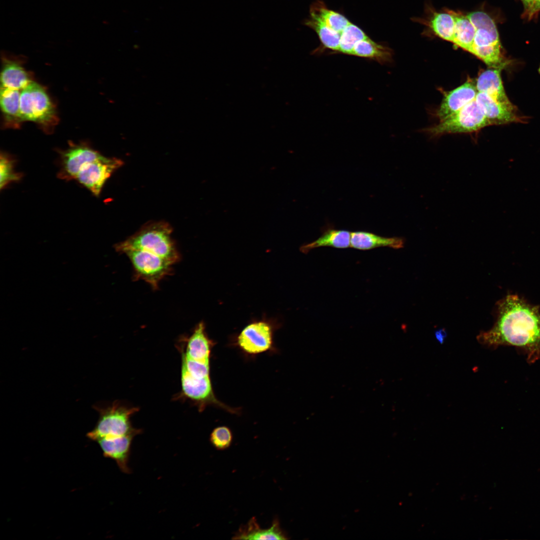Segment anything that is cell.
Segmentation results:
<instances>
[{
	"mask_svg": "<svg viewBox=\"0 0 540 540\" xmlns=\"http://www.w3.org/2000/svg\"><path fill=\"white\" fill-rule=\"evenodd\" d=\"M496 321L492 328L477 336L485 346H512L522 349L527 360L540 358V310L516 294H508L496 304Z\"/></svg>",
	"mask_w": 540,
	"mask_h": 540,
	"instance_id": "6da1fadb",
	"label": "cell"
},
{
	"mask_svg": "<svg viewBox=\"0 0 540 540\" xmlns=\"http://www.w3.org/2000/svg\"><path fill=\"white\" fill-rule=\"evenodd\" d=\"M172 228L168 224L156 223L142 228L140 232L114 246L122 253L128 250H139L158 255L172 264L180 260V255L171 238Z\"/></svg>",
	"mask_w": 540,
	"mask_h": 540,
	"instance_id": "7a4b0ae2",
	"label": "cell"
},
{
	"mask_svg": "<svg viewBox=\"0 0 540 540\" xmlns=\"http://www.w3.org/2000/svg\"><path fill=\"white\" fill-rule=\"evenodd\" d=\"M467 15L476 26L470 52L489 68H504L508 62L502 54L499 34L494 20L482 11L473 12Z\"/></svg>",
	"mask_w": 540,
	"mask_h": 540,
	"instance_id": "3957f363",
	"label": "cell"
},
{
	"mask_svg": "<svg viewBox=\"0 0 540 540\" xmlns=\"http://www.w3.org/2000/svg\"><path fill=\"white\" fill-rule=\"evenodd\" d=\"M138 410L137 407L115 402L100 410V418L95 428L88 434V437L98 441L102 438L140 434L141 430L134 428L130 421L131 416Z\"/></svg>",
	"mask_w": 540,
	"mask_h": 540,
	"instance_id": "277c9868",
	"label": "cell"
},
{
	"mask_svg": "<svg viewBox=\"0 0 540 540\" xmlns=\"http://www.w3.org/2000/svg\"><path fill=\"white\" fill-rule=\"evenodd\" d=\"M20 116L22 122L31 121L44 126L56 122L55 108L49 96L33 80L20 92Z\"/></svg>",
	"mask_w": 540,
	"mask_h": 540,
	"instance_id": "5b68a950",
	"label": "cell"
},
{
	"mask_svg": "<svg viewBox=\"0 0 540 540\" xmlns=\"http://www.w3.org/2000/svg\"><path fill=\"white\" fill-rule=\"evenodd\" d=\"M484 113L475 100L462 108L426 130L436 137L448 134L472 133L490 126Z\"/></svg>",
	"mask_w": 540,
	"mask_h": 540,
	"instance_id": "8992f818",
	"label": "cell"
},
{
	"mask_svg": "<svg viewBox=\"0 0 540 540\" xmlns=\"http://www.w3.org/2000/svg\"><path fill=\"white\" fill-rule=\"evenodd\" d=\"M122 253L132 264L135 280H141L156 290L160 282L172 272V264L154 254L139 250H128Z\"/></svg>",
	"mask_w": 540,
	"mask_h": 540,
	"instance_id": "52a82bcc",
	"label": "cell"
},
{
	"mask_svg": "<svg viewBox=\"0 0 540 540\" xmlns=\"http://www.w3.org/2000/svg\"><path fill=\"white\" fill-rule=\"evenodd\" d=\"M122 164L120 160L102 156L84 165L75 180L98 196L106 180Z\"/></svg>",
	"mask_w": 540,
	"mask_h": 540,
	"instance_id": "ba28073f",
	"label": "cell"
},
{
	"mask_svg": "<svg viewBox=\"0 0 540 540\" xmlns=\"http://www.w3.org/2000/svg\"><path fill=\"white\" fill-rule=\"evenodd\" d=\"M272 336L271 323L266 320H256L244 328L238 337V344L248 353L258 354L271 348Z\"/></svg>",
	"mask_w": 540,
	"mask_h": 540,
	"instance_id": "9c48e42d",
	"label": "cell"
},
{
	"mask_svg": "<svg viewBox=\"0 0 540 540\" xmlns=\"http://www.w3.org/2000/svg\"><path fill=\"white\" fill-rule=\"evenodd\" d=\"M475 100L490 125L524 122V118L518 114L516 106L510 100L500 101L482 92H478Z\"/></svg>",
	"mask_w": 540,
	"mask_h": 540,
	"instance_id": "30bf717a",
	"label": "cell"
},
{
	"mask_svg": "<svg viewBox=\"0 0 540 540\" xmlns=\"http://www.w3.org/2000/svg\"><path fill=\"white\" fill-rule=\"evenodd\" d=\"M102 155L85 144H72L60 152V166L58 177L62 180H75L82 167Z\"/></svg>",
	"mask_w": 540,
	"mask_h": 540,
	"instance_id": "8fae6325",
	"label": "cell"
},
{
	"mask_svg": "<svg viewBox=\"0 0 540 540\" xmlns=\"http://www.w3.org/2000/svg\"><path fill=\"white\" fill-rule=\"evenodd\" d=\"M478 93L476 82L468 78L464 83L444 96L436 116L442 121L474 100Z\"/></svg>",
	"mask_w": 540,
	"mask_h": 540,
	"instance_id": "7c38bea8",
	"label": "cell"
},
{
	"mask_svg": "<svg viewBox=\"0 0 540 540\" xmlns=\"http://www.w3.org/2000/svg\"><path fill=\"white\" fill-rule=\"evenodd\" d=\"M181 391L179 398L190 400L200 409L206 404L217 402L212 392L210 378H196L180 374Z\"/></svg>",
	"mask_w": 540,
	"mask_h": 540,
	"instance_id": "4fadbf2b",
	"label": "cell"
},
{
	"mask_svg": "<svg viewBox=\"0 0 540 540\" xmlns=\"http://www.w3.org/2000/svg\"><path fill=\"white\" fill-rule=\"evenodd\" d=\"M135 436L130 434L102 438L98 441L104 456L114 460L121 471L126 474L131 472L128 461L132 442Z\"/></svg>",
	"mask_w": 540,
	"mask_h": 540,
	"instance_id": "5bb4252c",
	"label": "cell"
},
{
	"mask_svg": "<svg viewBox=\"0 0 540 540\" xmlns=\"http://www.w3.org/2000/svg\"><path fill=\"white\" fill-rule=\"evenodd\" d=\"M183 340L184 345L181 347V354L193 360L210 362L213 344L207 336L203 322H200L192 334Z\"/></svg>",
	"mask_w": 540,
	"mask_h": 540,
	"instance_id": "9a60e30c",
	"label": "cell"
},
{
	"mask_svg": "<svg viewBox=\"0 0 540 540\" xmlns=\"http://www.w3.org/2000/svg\"><path fill=\"white\" fill-rule=\"evenodd\" d=\"M232 539L287 540L288 538L280 528L278 518L274 520L270 528L262 529L255 517H253L246 524L240 526Z\"/></svg>",
	"mask_w": 540,
	"mask_h": 540,
	"instance_id": "2e32d148",
	"label": "cell"
},
{
	"mask_svg": "<svg viewBox=\"0 0 540 540\" xmlns=\"http://www.w3.org/2000/svg\"><path fill=\"white\" fill-rule=\"evenodd\" d=\"M404 239L400 237L388 238L364 231L351 232L350 247L360 250L385 246L399 249L404 247Z\"/></svg>",
	"mask_w": 540,
	"mask_h": 540,
	"instance_id": "e0dca14e",
	"label": "cell"
},
{
	"mask_svg": "<svg viewBox=\"0 0 540 540\" xmlns=\"http://www.w3.org/2000/svg\"><path fill=\"white\" fill-rule=\"evenodd\" d=\"M2 61L1 88L22 90L32 81L19 62L4 56Z\"/></svg>",
	"mask_w": 540,
	"mask_h": 540,
	"instance_id": "ac0fdd59",
	"label": "cell"
},
{
	"mask_svg": "<svg viewBox=\"0 0 540 540\" xmlns=\"http://www.w3.org/2000/svg\"><path fill=\"white\" fill-rule=\"evenodd\" d=\"M502 68H489L478 75L476 80L478 92H484L502 102L509 100L500 76Z\"/></svg>",
	"mask_w": 540,
	"mask_h": 540,
	"instance_id": "d6986e66",
	"label": "cell"
},
{
	"mask_svg": "<svg viewBox=\"0 0 540 540\" xmlns=\"http://www.w3.org/2000/svg\"><path fill=\"white\" fill-rule=\"evenodd\" d=\"M350 238L351 232L348 230L327 228L318 239L304 244L300 248V250L307 254L312 250L322 246L346 248L350 247Z\"/></svg>",
	"mask_w": 540,
	"mask_h": 540,
	"instance_id": "ffe728a7",
	"label": "cell"
},
{
	"mask_svg": "<svg viewBox=\"0 0 540 540\" xmlns=\"http://www.w3.org/2000/svg\"><path fill=\"white\" fill-rule=\"evenodd\" d=\"M454 19V38L452 42L470 52L476 32V26L467 14L450 10Z\"/></svg>",
	"mask_w": 540,
	"mask_h": 540,
	"instance_id": "44dd1931",
	"label": "cell"
},
{
	"mask_svg": "<svg viewBox=\"0 0 540 540\" xmlns=\"http://www.w3.org/2000/svg\"><path fill=\"white\" fill-rule=\"evenodd\" d=\"M351 56L373 60L380 64H386L392 61V52L388 47L377 43L368 37L356 44Z\"/></svg>",
	"mask_w": 540,
	"mask_h": 540,
	"instance_id": "7402d4cb",
	"label": "cell"
},
{
	"mask_svg": "<svg viewBox=\"0 0 540 540\" xmlns=\"http://www.w3.org/2000/svg\"><path fill=\"white\" fill-rule=\"evenodd\" d=\"M21 90L0 88V106L5 120L10 124L22 122L20 116Z\"/></svg>",
	"mask_w": 540,
	"mask_h": 540,
	"instance_id": "603a6c76",
	"label": "cell"
},
{
	"mask_svg": "<svg viewBox=\"0 0 540 540\" xmlns=\"http://www.w3.org/2000/svg\"><path fill=\"white\" fill-rule=\"evenodd\" d=\"M428 26L436 36L452 42L454 19L450 10L446 9L444 12H434L430 18Z\"/></svg>",
	"mask_w": 540,
	"mask_h": 540,
	"instance_id": "cb8c5ba5",
	"label": "cell"
},
{
	"mask_svg": "<svg viewBox=\"0 0 540 540\" xmlns=\"http://www.w3.org/2000/svg\"><path fill=\"white\" fill-rule=\"evenodd\" d=\"M368 37L360 28L350 22L341 34L338 53L351 55L356 44Z\"/></svg>",
	"mask_w": 540,
	"mask_h": 540,
	"instance_id": "d4e9b609",
	"label": "cell"
},
{
	"mask_svg": "<svg viewBox=\"0 0 540 540\" xmlns=\"http://www.w3.org/2000/svg\"><path fill=\"white\" fill-rule=\"evenodd\" d=\"M14 160L6 154L1 152L0 158V188L2 189L10 182L20 179L21 174L16 172L14 169Z\"/></svg>",
	"mask_w": 540,
	"mask_h": 540,
	"instance_id": "484cf974",
	"label": "cell"
},
{
	"mask_svg": "<svg viewBox=\"0 0 540 540\" xmlns=\"http://www.w3.org/2000/svg\"><path fill=\"white\" fill-rule=\"evenodd\" d=\"M210 440L212 444L216 450H224L231 445L232 434L228 428L225 426H218L212 431Z\"/></svg>",
	"mask_w": 540,
	"mask_h": 540,
	"instance_id": "4316f807",
	"label": "cell"
},
{
	"mask_svg": "<svg viewBox=\"0 0 540 540\" xmlns=\"http://www.w3.org/2000/svg\"><path fill=\"white\" fill-rule=\"evenodd\" d=\"M539 10H540V0H534L532 5L526 12L528 16L531 17Z\"/></svg>",
	"mask_w": 540,
	"mask_h": 540,
	"instance_id": "83f0119b",
	"label": "cell"
},
{
	"mask_svg": "<svg viewBox=\"0 0 540 540\" xmlns=\"http://www.w3.org/2000/svg\"><path fill=\"white\" fill-rule=\"evenodd\" d=\"M435 336L440 342L442 343L446 336V334L444 329H441L436 332Z\"/></svg>",
	"mask_w": 540,
	"mask_h": 540,
	"instance_id": "f1b7e54d",
	"label": "cell"
},
{
	"mask_svg": "<svg viewBox=\"0 0 540 540\" xmlns=\"http://www.w3.org/2000/svg\"><path fill=\"white\" fill-rule=\"evenodd\" d=\"M523 2L526 11L530 7L534 0H522Z\"/></svg>",
	"mask_w": 540,
	"mask_h": 540,
	"instance_id": "f546056e",
	"label": "cell"
}]
</instances>
